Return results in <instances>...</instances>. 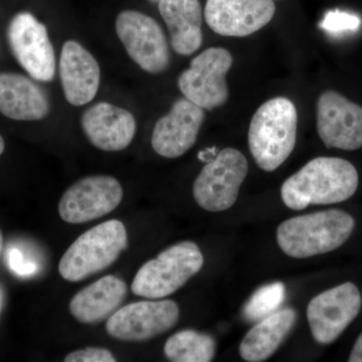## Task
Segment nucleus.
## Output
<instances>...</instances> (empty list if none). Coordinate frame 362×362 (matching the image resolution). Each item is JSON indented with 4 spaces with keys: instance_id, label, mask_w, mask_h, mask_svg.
Segmentation results:
<instances>
[{
    "instance_id": "1",
    "label": "nucleus",
    "mask_w": 362,
    "mask_h": 362,
    "mask_svg": "<svg viewBox=\"0 0 362 362\" xmlns=\"http://www.w3.org/2000/svg\"><path fill=\"white\" fill-rule=\"evenodd\" d=\"M358 181L356 168L349 161L337 157H318L283 183L281 197L293 211L339 204L354 197Z\"/></svg>"
},
{
    "instance_id": "2",
    "label": "nucleus",
    "mask_w": 362,
    "mask_h": 362,
    "mask_svg": "<svg viewBox=\"0 0 362 362\" xmlns=\"http://www.w3.org/2000/svg\"><path fill=\"white\" fill-rule=\"evenodd\" d=\"M354 226V218L339 209L304 214L278 226L277 242L291 258H310L341 247L349 239Z\"/></svg>"
},
{
    "instance_id": "3",
    "label": "nucleus",
    "mask_w": 362,
    "mask_h": 362,
    "mask_svg": "<svg viewBox=\"0 0 362 362\" xmlns=\"http://www.w3.org/2000/svg\"><path fill=\"white\" fill-rule=\"evenodd\" d=\"M298 114L292 101L284 97L269 100L255 113L249 128V147L257 165L276 170L296 145Z\"/></svg>"
},
{
    "instance_id": "4",
    "label": "nucleus",
    "mask_w": 362,
    "mask_h": 362,
    "mask_svg": "<svg viewBox=\"0 0 362 362\" xmlns=\"http://www.w3.org/2000/svg\"><path fill=\"white\" fill-rule=\"evenodd\" d=\"M127 247V230L122 221H105L69 247L59 263V275L69 282H80L113 265Z\"/></svg>"
},
{
    "instance_id": "5",
    "label": "nucleus",
    "mask_w": 362,
    "mask_h": 362,
    "mask_svg": "<svg viewBox=\"0 0 362 362\" xmlns=\"http://www.w3.org/2000/svg\"><path fill=\"white\" fill-rule=\"evenodd\" d=\"M199 246L185 240L149 259L136 273L131 291L147 299H162L183 287L204 267Z\"/></svg>"
},
{
    "instance_id": "6",
    "label": "nucleus",
    "mask_w": 362,
    "mask_h": 362,
    "mask_svg": "<svg viewBox=\"0 0 362 362\" xmlns=\"http://www.w3.org/2000/svg\"><path fill=\"white\" fill-rule=\"evenodd\" d=\"M246 157L239 150H221L207 162L194 183V197L202 209L211 213L226 211L237 202L247 175Z\"/></svg>"
},
{
    "instance_id": "7",
    "label": "nucleus",
    "mask_w": 362,
    "mask_h": 362,
    "mask_svg": "<svg viewBox=\"0 0 362 362\" xmlns=\"http://www.w3.org/2000/svg\"><path fill=\"white\" fill-rule=\"evenodd\" d=\"M233 66V57L223 47H211L190 62L189 69L178 78V87L187 99L211 111L228 101L226 75Z\"/></svg>"
},
{
    "instance_id": "8",
    "label": "nucleus",
    "mask_w": 362,
    "mask_h": 362,
    "mask_svg": "<svg viewBox=\"0 0 362 362\" xmlns=\"http://www.w3.org/2000/svg\"><path fill=\"white\" fill-rule=\"evenodd\" d=\"M116 33L130 58L143 71L158 75L168 70V40L153 18L139 11H124L117 16Z\"/></svg>"
},
{
    "instance_id": "9",
    "label": "nucleus",
    "mask_w": 362,
    "mask_h": 362,
    "mask_svg": "<svg viewBox=\"0 0 362 362\" xmlns=\"http://www.w3.org/2000/svg\"><path fill=\"white\" fill-rule=\"evenodd\" d=\"M180 307L173 300L135 302L118 309L106 322L111 337L142 342L168 332L180 319Z\"/></svg>"
},
{
    "instance_id": "10",
    "label": "nucleus",
    "mask_w": 362,
    "mask_h": 362,
    "mask_svg": "<svg viewBox=\"0 0 362 362\" xmlns=\"http://www.w3.org/2000/svg\"><path fill=\"white\" fill-rule=\"evenodd\" d=\"M123 188L113 176H87L74 183L59 202L62 220L71 225L103 218L120 206Z\"/></svg>"
},
{
    "instance_id": "11",
    "label": "nucleus",
    "mask_w": 362,
    "mask_h": 362,
    "mask_svg": "<svg viewBox=\"0 0 362 362\" xmlns=\"http://www.w3.org/2000/svg\"><path fill=\"white\" fill-rule=\"evenodd\" d=\"M14 58L26 73L39 82H52L56 58L47 28L28 11L16 14L7 30Z\"/></svg>"
},
{
    "instance_id": "12",
    "label": "nucleus",
    "mask_w": 362,
    "mask_h": 362,
    "mask_svg": "<svg viewBox=\"0 0 362 362\" xmlns=\"http://www.w3.org/2000/svg\"><path fill=\"white\" fill-rule=\"evenodd\" d=\"M361 294L354 283H344L317 295L307 308L312 337L320 344L334 342L358 315Z\"/></svg>"
},
{
    "instance_id": "13",
    "label": "nucleus",
    "mask_w": 362,
    "mask_h": 362,
    "mask_svg": "<svg viewBox=\"0 0 362 362\" xmlns=\"http://www.w3.org/2000/svg\"><path fill=\"white\" fill-rule=\"evenodd\" d=\"M317 131L327 148H361L362 107L339 93L326 90L317 102Z\"/></svg>"
},
{
    "instance_id": "14",
    "label": "nucleus",
    "mask_w": 362,
    "mask_h": 362,
    "mask_svg": "<svg viewBox=\"0 0 362 362\" xmlns=\"http://www.w3.org/2000/svg\"><path fill=\"white\" fill-rule=\"evenodd\" d=\"M274 0H207V25L223 37H247L273 20Z\"/></svg>"
},
{
    "instance_id": "15",
    "label": "nucleus",
    "mask_w": 362,
    "mask_h": 362,
    "mask_svg": "<svg viewBox=\"0 0 362 362\" xmlns=\"http://www.w3.org/2000/svg\"><path fill=\"white\" fill-rule=\"evenodd\" d=\"M204 109L182 98L161 117L152 132V148L165 158H177L194 146L204 121Z\"/></svg>"
},
{
    "instance_id": "16",
    "label": "nucleus",
    "mask_w": 362,
    "mask_h": 362,
    "mask_svg": "<svg viewBox=\"0 0 362 362\" xmlns=\"http://www.w3.org/2000/svg\"><path fill=\"white\" fill-rule=\"evenodd\" d=\"M81 125L95 147L108 152L127 148L137 128L134 116L129 111L106 102L88 108L81 119Z\"/></svg>"
},
{
    "instance_id": "17",
    "label": "nucleus",
    "mask_w": 362,
    "mask_h": 362,
    "mask_svg": "<svg viewBox=\"0 0 362 362\" xmlns=\"http://www.w3.org/2000/svg\"><path fill=\"white\" fill-rule=\"evenodd\" d=\"M59 76L66 100L84 106L96 97L101 80L97 59L76 40H66L59 59Z\"/></svg>"
},
{
    "instance_id": "18",
    "label": "nucleus",
    "mask_w": 362,
    "mask_h": 362,
    "mask_svg": "<svg viewBox=\"0 0 362 362\" xmlns=\"http://www.w3.org/2000/svg\"><path fill=\"white\" fill-rule=\"evenodd\" d=\"M0 113L16 121H39L49 113L45 90L20 74H0Z\"/></svg>"
},
{
    "instance_id": "19",
    "label": "nucleus",
    "mask_w": 362,
    "mask_h": 362,
    "mask_svg": "<svg viewBox=\"0 0 362 362\" xmlns=\"http://www.w3.org/2000/svg\"><path fill=\"white\" fill-rule=\"evenodd\" d=\"M127 293V284L123 280L105 276L71 298L70 313L86 325L103 322L118 310Z\"/></svg>"
},
{
    "instance_id": "20",
    "label": "nucleus",
    "mask_w": 362,
    "mask_h": 362,
    "mask_svg": "<svg viewBox=\"0 0 362 362\" xmlns=\"http://www.w3.org/2000/svg\"><path fill=\"white\" fill-rule=\"evenodd\" d=\"M159 13L168 25L173 51L190 56L202 45V11L199 0H160Z\"/></svg>"
},
{
    "instance_id": "21",
    "label": "nucleus",
    "mask_w": 362,
    "mask_h": 362,
    "mask_svg": "<svg viewBox=\"0 0 362 362\" xmlns=\"http://www.w3.org/2000/svg\"><path fill=\"white\" fill-rule=\"evenodd\" d=\"M296 319V312L289 308L277 310L261 319L240 342V357L247 362L270 358L291 332Z\"/></svg>"
},
{
    "instance_id": "22",
    "label": "nucleus",
    "mask_w": 362,
    "mask_h": 362,
    "mask_svg": "<svg viewBox=\"0 0 362 362\" xmlns=\"http://www.w3.org/2000/svg\"><path fill=\"white\" fill-rule=\"evenodd\" d=\"M216 349V341L211 335L187 329L168 338L164 354L173 362H209L213 361Z\"/></svg>"
},
{
    "instance_id": "23",
    "label": "nucleus",
    "mask_w": 362,
    "mask_h": 362,
    "mask_svg": "<svg viewBox=\"0 0 362 362\" xmlns=\"http://www.w3.org/2000/svg\"><path fill=\"white\" fill-rule=\"evenodd\" d=\"M285 299V285L281 282L263 286L250 298L244 308L247 320L259 321L278 310Z\"/></svg>"
},
{
    "instance_id": "24",
    "label": "nucleus",
    "mask_w": 362,
    "mask_h": 362,
    "mask_svg": "<svg viewBox=\"0 0 362 362\" xmlns=\"http://www.w3.org/2000/svg\"><path fill=\"white\" fill-rule=\"evenodd\" d=\"M361 25V21L358 16L339 11H329L321 23L324 30L334 33L356 32Z\"/></svg>"
},
{
    "instance_id": "25",
    "label": "nucleus",
    "mask_w": 362,
    "mask_h": 362,
    "mask_svg": "<svg viewBox=\"0 0 362 362\" xmlns=\"http://www.w3.org/2000/svg\"><path fill=\"white\" fill-rule=\"evenodd\" d=\"M110 350L102 347H87L76 350L66 356L65 362H116Z\"/></svg>"
},
{
    "instance_id": "26",
    "label": "nucleus",
    "mask_w": 362,
    "mask_h": 362,
    "mask_svg": "<svg viewBox=\"0 0 362 362\" xmlns=\"http://www.w3.org/2000/svg\"><path fill=\"white\" fill-rule=\"evenodd\" d=\"M9 266L21 276L30 275L37 269L33 264L25 263L20 251L16 249L13 250L9 254Z\"/></svg>"
},
{
    "instance_id": "27",
    "label": "nucleus",
    "mask_w": 362,
    "mask_h": 362,
    "mask_svg": "<svg viewBox=\"0 0 362 362\" xmlns=\"http://www.w3.org/2000/svg\"><path fill=\"white\" fill-rule=\"evenodd\" d=\"M349 362H362V333L357 338L349 358Z\"/></svg>"
},
{
    "instance_id": "28",
    "label": "nucleus",
    "mask_w": 362,
    "mask_h": 362,
    "mask_svg": "<svg viewBox=\"0 0 362 362\" xmlns=\"http://www.w3.org/2000/svg\"><path fill=\"white\" fill-rule=\"evenodd\" d=\"M216 156H218V154H216V150L214 147V148L206 149L204 150V151L199 152V159L202 161L206 162V163L207 162L213 160L214 157Z\"/></svg>"
},
{
    "instance_id": "29",
    "label": "nucleus",
    "mask_w": 362,
    "mask_h": 362,
    "mask_svg": "<svg viewBox=\"0 0 362 362\" xmlns=\"http://www.w3.org/2000/svg\"><path fill=\"white\" fill-rule=\"evenodd\" d=\"M4 148H6V144H4V138H2V136L0 135V156L4 153Z\"/></svg>"
},
{
    "instance_id": "30",
    "label": "nucleus",
    "mask_w": 362,
    "mask_h": 362,
    "mask_svg": "<svg viewBox=\"0 0 362 362\" xmlns=\"http://www.w3.org/2000/svg\"><path fill=\"white\" fill-rule=\"evenodd\" d=\"M2 250H4V235H2L1 230H0V257H1Z\"/></svg>"
},
{
    "instance_id": "31",
    "label": "nucleus",
    "mask_w": 362,
    "mask_h": 362,
    "mask_svg": "<svg viewBox=\"0 0 362 362\" xmlns=\"http://www.w3.org/2000/svg\"><path fill=\"white\" fill-rule=\"evenodd\" d=\"M149 1H152V2H159V1H160V0H149Z\"/></svg>"
},
{
    "instance_id": "32",
    "label": "nucleus",
    "mask_w": 362,
    "mask_h": 362,
    "mask_svg": "<svg viewBox=\"0 0 362 362\" xmlns=\"http://www.w3.org/2000/svg\"><path fill=\"white\" fill-rule=\"evenodd\" d=\"M0 315H1V301H0Z\"/></svg>"
}]
</instances>
